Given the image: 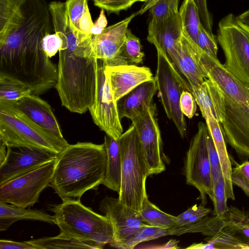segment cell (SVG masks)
Instances as JSON below:
<instances>
[{"label": "cell", "mask_w": 249, "mask_h": 249, "mask_svg": "<svg viewBox=\"0 0 249 249\" xmlns=\"http://www.w3.org/2000/svg\"><path fill=\"white\" fill-rule=\"evenodd\" d=\"M49 5L53 29L62 41L55 88L63 107L83 114L93 105L96 94L98 59L91 56L93 36L72 29L65 2Z\"/></svg>", "instance_id": "obj_1"}, {"label": "cell", "mask_w": 249, "mask_h": 249, "mask_svg": "<svg viewBox=\"0 0 249 249\" xmlns=\"http://www.w3.org/2000/svg\"><path fill=\"white\" fill-rule=\"evenodd\" d=\"M107 155L104 143L78 142L58 154L49 185L62 201L80 199L89 190H97L106 175Z\"/></svg>", "instance_id": "obj_2"}, {"label": "cell", "mask_w": 249, "mask_h": 249, "mask_svg": "<svg viewBox=\"0 0 249 249\" xmlns=\"http://www.w3.org/2000/svg\"><path fill=\"white\" fill-rule=\"evenodd\" d=\"M60 233L68 237L98 243L105 246L114 238V230L105 215L95 213L80 202L71 199L50 207Z\"/></svg>", "instance_id": "obj_3"}, {"label": "cell", "mask_w": 249, "mask_h": 249, "mask_svg": "<svg viewBox=\"0 0 249 249\" xmlns=\"http://www.w3.org/2000/svg\"><path fill=\"white\" fill-rule=\"evenodd\" d=\"M118 140L121 159L118 198L124 206L140 212L147 196L145 183L150 174L135 126L132 124Z\"/></svg>", "instance_id": "obj_4"}, {"label": "cell", "mask_w": 249, "mask_h": 249, "mask_svg": "<svg viewBox=\"0 0 249 249\" xmlns=\"http://www.w3.org/2000/svg\"><path fill=\"white\" fill-rule=\"evenodd\" d=\"M0 141L8 146H25L59 153L69 144L47 132L17 107L16 101L0 100Z\"/></svg>", "instance_id": "obj_5"}, {"label": "cell", "mask_w": 249, "mask_h": 249, "mask_svg": "<svg viewBox=\"0 0 249 249\" xmlns=\"http://www.w3.org/2000/svg\"><path fill=\"white\" fill-rule=\"evenodd\" d=\"M217 33L225 57L223 66L236 78L249 85V28L230 14L219 22Z\"/></svg>", "instance_id": "obj_6"}, {"label": "cell", "mask_w": 249, "mask_h": 249, "mask_svg": "<svg viewBox=\"0 0 249 249\" xmlns=\"http://www.w3.org/2000/svg\"><path fill=\"white\" fill-rule=\"evenodd\" d=\"M208 135L206 124L200 122L187 152L184 170L186 183L198 190L204 205L207 203V196L212 200L213 198V183L207 146Z\"/></svg>", "instance_id": "obj_7"}, {"label": "cell", "mask_w": 249, "mask_h": 249, "mask_svg": "<svg viewBox=\"0 0 249 249\" xmlns=\"http://www.w3.org/2000/svg\"><path fill=\"white\" fill-rule=\"evenodd\" d=\"M55 162L56 159L0 185V202L24 208L37 203L49 186Z\"/></svg>", "instance_id": "obj_8"}, {"label": "cell", "mask_w": 249, "mask_h": 249, "mask_svg": "<svg viewBox=\"0 0 249 249\" xmlns=\"http://www.w3.org/2000/svg\"><path fill=\"white\" fill-rule=\"evenodd\" d=\"M157 51L158 63L155 79L159 96L167 117L174 123L180 136L186 135L187 126L179 107L181 89H188L180 78L167 56Z\"/></svg>", "instance_id": "obj_9"}, {"label": "cell", "mask_w": 249, "mask_h": 249, "mask_svg": "<svg viewBox=\"0 0 249 249\" xmlns=\"http://www.w3.org/2000/svg\"><path fill=\"white\" fill-rule=\"evenodd\" d=\"M131 121L135 127L150 175L164 171L165 166L163 161L162 139L155 104H153Z\"/></svg>", "instance_id": "obj_10"}, {"label": "cell", "mask_w": 249, "mask_h": 249, "mask_svg": "<svg viewBox=\"0 0 249 249\" xmlns=\"http://www.w3.org/2000/svg\"><path fill=\"white\" fill-rule=\"evenodd\" d=\"M103 60L98 59L97 79L95 101L89 109L94 123L106 134L118 140L123 134L116 102L114 101L105 72Z\"/></svg>", "instance_id": "obj_11"}, {"label": "cell", "mask_w": 249, "mask_h": 249, "mask_svg": "<svg viewBox=\"0 0 249 249\" xmlns=\"http://www.w3.org/2000/svg\"><path fill=\"white\" fill-rule=\"evenodd\" d=\"M249 94V85H248ZM225 113L220 124L224 138L242 159L249 160V99L245 102L225 98Z\"/></svg>", "instance_id": "obj_12"}, {"label": "cell", "mask_w": 249, "mask_h": 249, "mask_svg": "<svg viewBox=\"0 0 249 249\" xmlns=\"http://www.w3.org/2000/svg\"><path fill=\"white\" fill-rule=\"evenodd\" d=\"M136 16H138V11L93 36L90 43L91 56L103 60L107 66L129 64L123 51L128 26Z\"/></svg>", "instance_id": "obj_13"}, {"label": "cell", "mask_w": 249, "mask_h": 249, "mask_svg": "<svg viewBox=\"0 0 249 249\" xmlns=\"http://www.w3.org/2000/svg\"><path fill=\"white\" fill-rule=\"evenodd\" d=\"M0 165V185L55 160L57 154L46 149L25 146H8Z\"/></svg>", "instance_id": "obj_14"}, {"label": "cell", "mask_w": 249, "mask_h": 249, "mask_svg": "<svg viewBox=\"0 0 249 249\" xmlns=\"http://www.w3.org/2000/svg\"><path fill=\"white\" fill-rule=\"evenodd\" d=\"M99 210L110 221L114 230L111 247L123 243L147 225L141 219L140 212L124 206L119 200L106 196L99 204Z\"/></svg>", "instance_id": "obj_15"}, {"label": "cell", "mask_w": 249, "mask_h": 249, "mask_svg": "<svg viewBox=\"0 0 249 249\" xmlns=\"http://www.w3.org/2000/svg\"><path fill=\"white\" fill-rule=\"evenodd\" d=\"M205 240L216 249H249V210L228 207L221 231Z\"/></svg>", "instance_id": "obj_16"}, {"label": "cell", "mask_w": 249, "mask_h": 249, "mask_svg": "<svg viewBox=\"0 0 249 249\" xmlns=\"http://www.w3.org/2000/svg\"><path fill=\"white\" fill-rule=\"evenodd\" d=\"M182 32V26L178 13L162 19H150L148 23V41L167 56L177 72L178 50Z\"/></svg>", "instance_id": "obj_17"}, {"label": "cell", "mask_w": 249, "mask_h": 249, "mask_svg": "<svg viewBox=\"0 0 249 249\" xmlns=\"http://www.w3.org/2000/svg\"><path fill=\"white\" fill-rule=\"evenodd\" d=\"M202 50L183 31L178 50L177 72L190 92L201 85L207 78V73L200 63Z\"/></svg>", "instance_id": "obj_18"}, {"label": "cell", "mask_w": 249, "mask_h": 249, "mask_svg": "<svg viewBox=\"0 0 249 249\" xmlns=\"http://www.w3.org/2000/svg\"><path fill=\"white\" fill-rule=\"evenodd\" d=\"M105 72L116 102L139 85L155 78L149 68L134 64L106 66Z\"/></svg>", "instance_id": "obj_19"}, {"label": "cell", "mask_w": 249, "mask_h": 249, "mask_svg": "<svg viewBox=\"0 0 249 249\" xmlns=\"http://www.w3.org/2000/svg\"><path fill=\"white\" fill-rule=\"evenodd\" d=\"M18 108L47 132L65 140L51 106L37 95L32 94L17 101Z\"/></svg>", "instance_id": "obj_20"}, {"label": "cell", "mask_w": 249, "mask_h": 249, "mask_svg": "<svg viewBox=\"0 0 249 249\" xmlns=\"http://www.w3.org/2000/svg\"><path fill=\"white\" fill-rule=\"evenodd\" d=\"M158 90L155 77L137 86L116 102L120 119L126 117L131 120L153 104Z\"/></svg>", "instance_id": "obj_21"}, {"label": "cell", "mask_w": 249, "mask_h": 249, "mask_svg": "<svg viewBox=\"0 0 249 249\" xmlns=\"http://www.w3.org/2000/svg\"><path fill=\"white\" fill-rule=\"evenodd\" d=\"M191 92L204 118L211 115L220 124L223 122L225 113V98L215 82L207 78L201 85L192 89Z\"/></svg>", "instance_id": "obj_22"}, {"label": "cell", "mask_w": 249, "mask_h": 249, "mask_svg": "<svg viewBox=\"0 0 249 249\" xmlns=\"http://www.w3.org/2000/svg\"><path fill=\"white\" fill-rule=\"evenodd\" d=\"M204 119L219 158L227 197L234 200L233 184L231 179V163L227 150L221 124L211 115L207 116Z\"/></svg>", "instance_id": "obj_23"}, {"label": "cell", "mask_w": 249, "mask_h": 249, "mask_svg": "<svg viewBox=\"0 0 249 249\" xmlns=\"http://www.w3.org/2000/svg\"><path fill=\"white\" fill-rule=\"evenodd\" d=\"M18 207L0 202V231H4L14 222L21 220L39 221L55 224L54 215L43 211Z\"/></svg>", "instance_id": "obj_24"}, {"label": "cell", "mask_w": 249, "mask_h": 249, "mask_svg": "<svg viewBox=\"0 0 249 249\" xmlns=\"http://www.w3.org/2000/svg\"><path fill=\"white\" fill-rule=\"evenodd\" d=\"M107 155V169L102 184L107 188L119 193L121 183V159L119 140L107 135L104 137Z\"/></svg>", "instance_id": "obj_25"}, {"label": "cell", "mask_w": 249, "mask_h": 249, "mask_svg": "<svg viewBox=\"0 0 249 249\" xmlns=\"http://www.w3.org/2000/svg\"><path fill=\"white\" fill-rule=\"evenodd\" d=\"M89 0H66L67 14L72 29L82 34L92 36L94 26L88 7Z\"/></svg>", "instance_id": "obj_26"}, {"label": "cell", "mask_w": 249, "mask_h": 249, "mask_svg": "<svg viewBox=\"0 0 249 249\" xmlns=\"http://www.w3.org/2000/svg\"><path fill=\"white\" fill-rule=\"evenodd\" d=\"M28 241L36 249H98L104 247L97 243L68 237L60 233L56 236L44 237Z\"/></svg>", "instance_id": "obj_27"}, {"label": "cell", "mask_w": 249, "mask_h": 249, "mask_svg": "<svg viewBox=\"0 0 249 249\" xmlns=\"http://www.w3.org/2000/svg\"><path fill=\"white\" fill-rule=\"evenodd\" d=\"M224 226V214L206 216L198 222L186 225L174 227L167 231V235H180L187 233H201L208 236L219 233Z\"/></svg>", "instance_id": "obj_28"}, {"label": "cell", "mask_w": 249, "mask_h": 249, "mask_svg": "<svg viewBox=\"0 0 249 249\" xmlns=\"http://www.w3.org/2000/svg\"><path fill=\"white\" fill-rule=\"evenodd\" d=\"M140 215L142 221L151 226L170 230L176 226V216L160 210L147 196L143 200Z\"/></svg>", "instance_id": "obj_29"}, {"label": "cell", "mask_w": 249, "mask_h": 249, "mask_svg": "<svg viewBox=\"0 0 249 249\" xmlns=\"http://www.w3.org/2000/svg\"><path fill=\"white\" fill-rule=\"evenodd\" d=\"M183 31L196 43L201 24L197 6L194 0H184L179 9Z\"/></svg>", "instance_id": "obj_30"}, {"label": "cell", "mask_w": 249, "mask_h": 249, "mask_svg": "<svg viewBox=\"0 0 249 249\" xmlns=\"http://www.w3.org/2000/svg\"><path fill=\"white\" fill-rule=\"evenodd\" d=\"M33 94L31 88L12 77L0 75V100L17 101Z\"/></svg>", "instance_id": "obj_31"}, {"label": "cell", "mask_w": 249, "mask_h": 249, "mask_svg": "<svg viewBox=\"0 0 249 249\" xmlns=\"http://www.w3.org/2000/svg\"><path fill=\"white\" fill-rule=\"evenodd\" d=\"M168 230L146 225L126 241L116 244L113 248L119 249H133L140 243L167 235Z\"/></svg>", "instance_id": "obj_32"}, {"label": "cell", "mask_w": 249, "mask_h": 249, "mask_svg": "<svg viewBox=\"0 0 249 249\" xmlns=\"http://www.w3.org/2000/svg\"><path fill=\"white\" fill-rule=\"evenodd\" d=\"M142 49L140 39L128 29L123 51L124 56L129 63H142L144 56Z\"/></svg>", "instance_id": "obj_33"}, {"label": "cell", "mask_w": 249, "mask_h": 249, "mask_svg": "<svg viewBox=\"0 0 249 249\" xmlns=\"http://www.w3.org/2000/svg\"><path fill=\"white\" fill-rule=\"evenodd\" d=\"M179 0H157L149 9L150 19L160 20L178 13Z\"/></svg>", "instance_id": "obj_34"}, {"label": "cell", "mask_w": 249, "mask_h": 249, "mask_svg": "<svg viewBox=\"0 0 249 249\" xmlns=\"http://www.w3.org/2000/svg\"><path fill=\"white\" fill-rule=\"evenodd\" d=\"M211 212V209L205 207L203 204H195L176 216L175 227L195 223L207 216Z\"/></svg>", "instance_id": "obj_35"}, {"label": "cell", "mask_w": 249, "mask_h": 249, "mask_svg": "<svg viewBox=\"0 0 249 249\" xmlns=\"http://www.w3.org/2000/svg\"><path fill=\"white\" fill-rule=\"evenodd\" d=\"M227 199L224 178L222 175L213 187V215H222L226 213L228 208L227 205Z\"/></svg>", "instance_id": "obj_36"}, {"label": "cell", "mask_w": 249, "mask_h": 249, "mask_svg": "<svg viewBox=\"0 0 249 249\" xmlns=\"http://www.w3.org/2000/svg\"><path fill=\"white\" fill-rule=\"evenodd\" d=\"M231 182L249 196V160L232 168Z\"/></svg>", "instance_id": "obj_37"}, {"label": "cell", "mask_w": 249, "mask_h": 249, "mask_svg": "<svg viewBox=\"0 0 249 249\" xmlns=\"http://www.w3.org/2000/svg\"><path fill=\"white\" fill-rule=\"evenodd\" d=\"M197 44L209 55L217 58L218 47L215 36L213 33L209 32L202 23L197 36Z\"/></svg>", "instance_id": "obj_38"}, {"label": "cell", "mask_w": 249, "mask_h": 249, "mask_svg": "<svg viewBox=\"0 0 249 249\" xmlns=\"http://www.w3.org/2000/svg\"><path fill=\"white\" fill-rule=\"evenodd\" d=\"M141 0H94L95 6L104 9L108 13L118 14L121 11L126 10L136 2Z\"/></svg>", "instance_id": "obj_39"}, {"label": "cell", "mask_w": 249, "mask_h": 249, "mask_svg": "<svg viewBox=\"0 0 249 249\" xmlns=\"http://www.w3.org/2000/svg\"><path fill=\"white\" fill-rule=\"evenodd\" d=\"M207 146L213 187L214 184L223 175V174L219 158L213 140L209 132L207 139Z\"/></svg>", "instance_id": "obj_40"}, {"label": "cell", "mask_w": 249, "mask_h": 249, "mask_svg": "<svg viewBox=\"0 0 249 249\" xmlns=\"http://www.w3.org/2000/svg\"><path fill=\"white\" fill-rule=\"evenodd\" d=\"M196 102L192 93L188 90H183L179 99L181 111L189 119L192 118L196 111Z\"/></svg>", "instance_id": "obj_41"}, {"label": "cell", "mask_w": 249, "mask_h": 249, "mask_svg": "<svg viewBox=\"0 0 249 249\" xmlns=\"http://www.w3.org/2000/svg\"><path fill=\"white\" fill-rule=\"evenodd\" d=\"M61 44V39L56 33L50 34L43 38L42 48L46 54L51 58L59 51Z\"/></svg>", "instance_id": "obj_42"}, {"label": "cell", "mask_w": 249, "mask_h": 249, "mask_svg": "<svg viewBox=\"0 0 249 249\" xmlns=\"http://www.w3.org/2000/svg\"><path fill=\"white\" fill-rule=\"evenodd\" d=\"M198 9L200 18L202 20V25L210 33L212 32V20L207 9L206 0H194Z\"/></svg>", "instance_id": "obj_43"}, {"label": "cell", "mask_w": 249, "mask_h": 249, "mask_svg": "<svg viewBox=\"0 0 249 249\" xmlns=\"http://www.w3.org/2000/svg\"><path fill=\"white\" fill-rule=\"evenodd\" d=\"M0 249H36L28 241L17 242L9 240H0Z\"/></svg>", "instance_id": "obj_44"}, {"label": "cell", "mask_w": 249, "mask_h": 249, "mask_svg": "<svg viewBox=\"0 0 249 249\" xmlns=\"http://www.w3.org/2000/svg\"><path fill=\"white\" fill-rule=\"evenodd\" d=\"M107 20L105 14V10L101 9L99 16L94 23V26L91 30L93 36L98 35L107 27Z\"/></svg>", "instance_id": "obj_45"}, {"label": "cell", "mask_w": 249, "mask_h": 249, "mask_svg": "<svg viewBox=\"0 0 249 249\" xmlns=\"http://www.w3.org/2000/svg\"><path fill=\"white\" fill-rule=\"evenodd\" d=\"M157 0H141V2H143V5L140 9L138 12V15L143 14L152 6Z\"/></svg>", "instance_id": "obj_46"}, {"label": "cell", "mask_w": 249, "mask_h": 249, "mask_svg": "<svg viewBox=\"0 0 249 249\" xmlns=\"http://www.w3.org/2000/svg\"><path fill=\"white\" fill-rule=\"evenodd\" d=\"M187 249H216L215 246L212 243L207 242V243L193 244L187 248Z\"/></svg>", "instance_id": "obj_47"}, {"label": "cell", "mask_w": 249, "mask_h": 249, "mask_svg": "<svg viewBox=\"0 0 249 249\" xmlns=\"http://www.w3.org/2000/svg\"><path fill=\"white\" fill-rule=\"evenodd\" d=\"M236 17L239 22L249 28V10Z\"/></svg>", "instance_id": "obj_48"}, {"label": "cell", "mask_w": 249, "mask_h": 249, "mask_svg": "<svg viewBox=\"0 0 249 249\" xmlns=\"http://www.w3.org/2000/svg\"><path fill=\"white\" fill-rule=\"evenodd\" d=\"M6 147L7 146L2 142L0 141V165L3 163L6 157Z\"/></svg>", "instance_id": "obj_49"}, {"label": "cell", "mask_w": 249, "mask_h": 249, "mask_svg": "<svg viewBox=\"0 0 249 249\" xmlns=\"http://www.w3.org/2000/svg\"><path fill=\"white\" fill-rule=\"evenodd\" d=\"M178 241L175 240H170L168 243H167L166 244H165V246L162 248H173V249H177L178 248Z\"/></svg>", "instance_id": "obj_50"}, {"label": "cell", "mask_w": 249, "mask_h": 249, "mask_svg": "<svg viewBox=\"0 0 249 249\" xmlns=\"http://www.w3.org/2000/svg\"><path fill=\"white\" fill-rule=\"evenodd\" d=\"M92 0L94 1V0Z\"/></svg>", "instance_id": "obj_51"}]
</instances>
